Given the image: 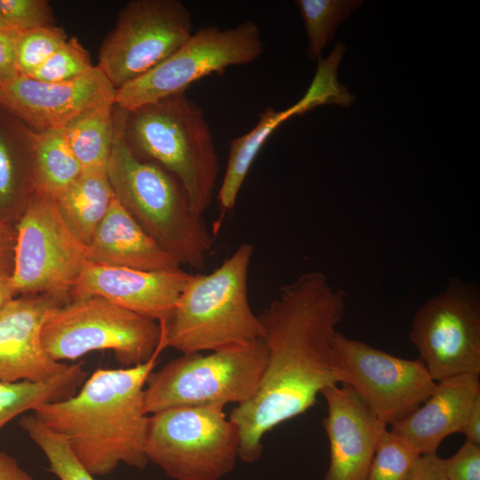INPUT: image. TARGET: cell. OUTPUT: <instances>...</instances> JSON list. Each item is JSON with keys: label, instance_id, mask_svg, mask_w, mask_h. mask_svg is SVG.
Here are the masks:
<instances>
[{"label": "cell", "instance_id": "cell-1", "mask_svg": "<svg viewBox=\"0 0 480 480\" xmlns=\"http://www.w3.org/2000/svg\"><path fill=\"white\" fill-rule=\"evenodd\" d=\"M346 308V292L320 271L282 285L260 314L267 363L255 395L229 419L240 436L239 458L255 462L264 435L312 407L326 388L340 384L333 341Z\"/></svg>", "mask_w": 480, "mask_h": 480}, {"label": "cell", "instance_id": "cell-2", "mask_svg": "<svg viewBox=\"0 0 480 480\" xmlns=\"http://www.w3.org/2000/svg\"><path fill=\"white\" fill-rule=\"evenodd\" d=\"M158 355L132 367L98 369L74 396L44 404L34 415L65 438L94 476L111 473L120 463L143 469L148 463L144 389Z\"/></svg>", "mask_w": 480, "mask_h": 480}, {"label": "cell", "instance_id": "cell-3", "mask_svg": "<svg viewBox=\"0 0 480 480\" xmlns=\"http://www.w3.org/2000/svg\"><path fill=\"white\" fill-rule=\"evenodd\" d=\"M124 116L115 124L107 173L119 203L180 266L202 270L213 246L180 182L159 165L137 157L125 138Z\"/></svg>", "mask_w": 480, "mask_h": 480}, {"label": "cell", "instance_id": "cell-4", "mask_svg": "<svg viewBox=\"0 0 480 480\" xmlns=\"http://www.w3.org/2000/svg\"><path fill=\"white\" fill-rule=\"evenodd\" d=\"M253 252V244L243 243L211 273L191 275L162 328L161 349L188 355L261 340L262 326L248 296Z\"/></svg>", "mask_w": 480, "mask_h": 480}, {"label": "cell", "instance_id": "cell-5", "mask_svg": "<svg viewBox=\"0 0 480 480\" xmlns=\"http://www.w3.org/2000/svg\"><path fill=\"white\" fill-rule=\"evenodd\" d=\"M128 113L125 138L133 154L172 174L193 211L204 216L212 204L220 168L204 109L181 92Z\"/></svg>", "mask_w": 480, "mask_h": 480}, {"label": "cell", "instance_id": "cell-6", "mask_svg": "<svg viewBox=\"0 0 480 480\" xmlns=\"http://www.w3.org/2000/svg\"><path fill=\"white\" fill-rule=\"evenodd\" d=\"M41 340L46 354L58 362L111 349L121 365L132 367L162 351V328L156 321L100 296L75 299L53 308Z\"/></svg>", "mask_w": 480, "mask_h": 480}, {"label": "cell", "instance_id": "cell-7", "mask_svg": "<svg viewBox=\"0 0 480 480\" xmlns=\"http://www.w3.org/2000/svg\"><path fill=\"white\" fill-rule=\"evenodd\" d=\"M266 363L261 340L206 355H182L149 374L145 411L152 414L175 406L244 404L258 390Z\"/></svg>", "mask_w": 480, "mask_h": 480}, {"label": "cell", "instance_id": "cell-8", "mask_svg": "<svg viewBox=\"0 0 480 480\" xmlns=\"http://www.w3.org/2000/svg\"><path fill=\"white\" fill-rule=\"evenodd\" d=\"M239 447L224 406H175L148 416L147 459L174 480H220L234 469Z\"/></svg>", "mask_w": 480, "mask_h": 480}, {"label": "cell", "instance_id": "cell-9", "mask_svg": "<svg viewBox=\"0 0 480 480\" xmlns=\"http://www.w3.org/2000/svg\"><path fill=\"white\" fill-rule=\"evenodd\" d=\"M88 261V245L69 228L55 199L35 189L17 226L10 275L16 295H44L61 303Z\"/></svg>", "mask_w": 480, "mask_h": 480}, {"label": "cell", "instance_id": "cell-10", "mask_svg": "<svg viewBox=\"0 0 480 480\" xmlns=\"http://www.w3.org/2000/svg\"><path fill=\"white\" fill-rule=\"evenodd\" d=\"M264 49L253 20L227 29L208 26L190 36L166 60L116 91L115 104L126 112L186 90L199 79L231 66L252 63Z\"/></svg>", "mask_w": 480, "mask_h": 480}, {"label": "cell", "instance_id": "cell-11", "mask_svg": "<svg viewBox=\"0 0 480 480\" xmlns=\"http://www.w3.org/2000/svg\"><path fill=\"white\" fill-rule=\"evenodd\" d=\"M410 340L435 381L480 374V297L476 286L453 278L415 313Z\"/></svg>", "mask_w": 480, "mask_h": 480}, {"label": "cell", "instance_id": "cell-12", "mask_svg": "<svg viewBox=\"0 0 480 480\" xmlns=\"http://www.w3.org/2000/svg\"><path fill=\"white\" fill-rule=\"evenodd\" d=\"M192 33L191 13L182 2L133 1L102 44L97 67L118 89L166 60Z\"/></svg>", "mask_w": 480, "mask_h": 480}, {"label": "cell", "instance_id": "cell-13", "mask_svg": "<svg viewBox=\"0 0 480 480\" xmlns=\"http://www.w3.org/2000/svg\"><path fill=\"white\" fill-rule=\"evenodd\" d=\"M333 353L340 384L354 389L387 426L412 414L436 386L420 359L396 356L339 332Z\"/></svg>", "mask_w": 480, "mask_h": 480}, {"label": "cell", "instance_id": "cell-14", "mask_svg": "<svg viewBox=\"0 0 480 480\" xmlns=\"http://www.w3.org/2000/svg\"><path fill=\"white\" fill-rule=\"evenodd\" d=\"M116 91L97 66L59 83L18 76L2 83L0 108L39 131L61 129L97 107L115 104Z\"/></svg>", "mask_w": 480, "mask_h": 480}, {"label": "cell", "instance_id": "cell-15", "mask_svg": "<svg viewBox=\"0 0 480 480\" xmlns=\"http://www.w3.org/2000/svg\"><path fill=\"white\" fill-rule=\"evenodd\" d=\"M192 274L178 268L145 271L88 261L71 292L73 300L100 296L156 321L170 318Z\"/></svg>", "mask_w": 480, "mask_h": 480}, {"label": "cell", "instance_id": "cell-16", "mask_svg": "<svg viewBox=\"0 0 480 480\" xmlns=\"http://www.w3.org/2000/svg\"><path fill=\"white\" fill-rule=\"evenodd\" d=\"M327 404L324 428L330 443L324 480H364L387 425L346 384L321 393Z\"/></svg>", "mask_w": 480, "mask_h": 480}, {"label": "cell", "instance_id": "cell-17", "mask_svg": "<svg viewBox=\"0 0 480 480\" xmlns=\"http://www.w3.org/2000/svg\"><path fill=\"white\" fill-rule=\"evenodd\" d=\"M61 305L44 295L11 300L0 312V381L46 382L69 367L44 351L41 333L53 308Z\"/></svg>", "mask_w": 480, "mask_h": 480}, {"label": "cell", "instance_id": "cell-18", "mask_svg": "<svg viewBox=\"0 0 480 480\" xmlns=\"http://www.w3.org/2000/svg\"><path fill=\"white\" fill-rule=\"evenodd\" d=\"M479 396V375L444 378L417 410L388 430L419 455L436 453L446 436L461 431Z\"/></svg>", "mask_w": 480, "mask_h": 480}, {"label": "cell", "instance_id": "cell-19", "mask_svg": "<svg viewBox=\"0 0 480 480\" xmlns=\"http://www.w3.org/2000/svg\"><path fill=\"white\" fill-rule=\"evenodd\" d=\"M88 248L89 260L100 264L145 271L180 268L116 197L98 226Z\"/></svg>", "mask_w": 480, "mask_h": 480}, {"label": "cell", "instance_id": "cell-20", "mask_svg": "<svg viewBox=\"0 0 480 480\" xmlns=\"http://www.w3.org/2000/svg\"><path fill=\"white\" fill-rule=\"evenodd\" d=\"M316 106L314 99L306 92L300 100L283 111L268 108L260 114L253 129L231 140L227 168L217 196L222 212L234 209L249 170L271 133L291 116L301 115Z\"/></svg>", "mask_w": 480, "mask_h": 480}, {"label": "cell", "instance_id": "cell-21", "mask_svg": "<svg viewBox=\"0 0 480 480\" xmlns=\"http://www.w3.org/2000/svg\"><path fill=\"white\" fill-rule=\"evenodd\" d=\"M115 197L105 166L84 169L54 199L69 228L88 245Z\"/></svg>", "mask_w": 480, "mask_h": 480}, {"label": "cell", "instance_id": "cell-22", "mask_svg": "<svg viewBox=\"0 0 480 480\" xmlns=\"http://www.w3.org/2000/svg\"><path fill=\"white\" fill-rule=\"evenodd\" d=\"M26 138L35 157V189L56 198L83 171L65 128L28 132Z\"/></svg>", "mask_w": 480, "mask_h": 480}, {"label": "cell", "instance_id": "cell-23", "mask_svg": "<svg viewBox=\"0 0 480 480\" xmlns=\"http://www.w3.org/2000/svg\"><path fill=\"white\" fill-rule=\"evenodd\" d=\"M82 363L70 364L54 380L46 382L0 381V428L19 414L52 402L68 398L84 383Z\"/></svg>", "mask_w": 480, "mask_h": 480}, {"label": "cell", "instance_id": "cell-24", "mask_svg": "<svg viewBox=\"0 0 480 480\" xmlns=\"http://www.w3.org/2000/svg\"><path fill=\"white\" fill-rule=\"evenodd\" d=\"M112 106L97 107L65 127L69 146L83 170L107 166L115 127Z\"/></svg>", "mask_w": 480, "mask_h": 480}, {"label": "cell", "instance_id": "cell-25", "mask_svg": "<svg viewBox=\"0 0 480 480\" xmlns=\"http://www.w3.org/2000/svg\"><path fill=\"white\" fill-rule=\"evenodd\" d=\"M308 37V54L311 60H320L323 49L330 42L342 20L360 7L357 0H298Z\"/></svg>", "mask_w": 480, "mask_h": 480}, {"label": "cell", "instance_id": "cell-26", "mask_svg": "<svg viewBox=\"0 0 480 480\" xmlns=\"http://www.w3.org/2000/svg\"><path fill=\"white\" fill-rule=\"evenodd\" d=\"M20 425L44 452L49 463L48 470L60 480H95L75 456L65 438L35 415L22 418Z\"/></svg>", "mask_w": 480, "mask_h": 480}, {"label": "cell", "instance_id": "cell-27", "mask_svg": "<svg viewBox=\"0 0 480 480\" xmlns=\"http://www.w3.org/2000/svg\"><path fill=\"white\" fill-rule=\"evenodd\" d=\"M67 41L65 31L53 25L20 32L15 46L19 76L31 75Z\"/></svg>", "mask_w": 480, "mask_h": 480}, {"label": "cell", "instance_id": "cell-28", "mask_svg": "<svg viewBox=\"0 0 480 480\" xmlns=\"http://www.w3.org/2000/svg\"><path fill=\"white\" fill-rule=\"evenodd\" d=\"M420 455L386 428L364 480H406Z\"/></svg>", "mask_w": 480, "mask_h": 480}, {"label": "cell", "instance_id": "cell-29", "mask_svg": "<svg viewBox=\"0 0 480 480\" xmlns=\"http://www.w3.org/2000/svg\"><path fill=\"white\" fill-rule=\"evenodd\" d=\"M93 67L89 52L72 37L28 77L48 83L65 82L83 76Z\"/></svg>", "mask_w": 480, "mask_h": 480}, {"label": "cell", "instance_id": "cell-30", "mask_svg": "<svg viewBox=\"0 0 480 480\" xmlns=\"http://www.w3.org/2000/svg\"><path fill=\"white\" fill-rule=\"evenodd\" d=\"M0 15L18 32L52 25V10L44 0H0Z\"/></svg>", "mask_w": 480, "mask_h": 480}, {"label": "cell", "instance_id": "cell-31", "mask_svg": "<svg viewBox=\"0 0 480 480\" xmlns=\"http://www.w3.org/2000/svg\"><path fill=\"white\" fill-rule=\"evenodd\" d=\"M0 118V205L8 204L15 196L18 171L12 129Z\"/></svg>", "mask_w": 480, "mask_h": 480}, {"label": "cell", "instance_id": "cell-32", "mask_svg": "<svg viewBox=\"0 0 480 480\" xmlns=\"http://www.w3.org/2000/svg\"><path fill=\"white\" fill-rule=\"evenodd\" d=\"M442 465L448 480H480V445L466 440Z\"/></svg>", "mask_w": 480, "mask_h": 480}, {"label": "cell", "instance_id": "cell-33", "mask_svg": "<svg viewBox=\"0 0 480 480\" xmlns=\"http://www.w3.org/2000/svg\"><path fill=\"white\" fill-rule=\"evenodd\" d=\"M20 32L0 31V82L4 83L19 76L16 66V39Z\"/></svg>", "mask_w": 480, "mask_h": 480}, {"label": "cell", "instance_id": "cell-34", "mask_svg": "<svg viewBox=\"0 0 480 480\" xmlns=\"http://www.w3.org/2000/svg\"><path fill=\"white\" fill-rule=\"evenodd\" d=\"M406 480H448L442 465V458L436 453L420 455Z\"/></svg>", "mask_w": 480, "mask_h": 480}, {"label": "cell", "instance_id": "cell-35", "mask_svg": "<svg viewBox=\"0 0 480 480\" xmlns=\"http://www.w3.org/2000/svg\"><path fill=\"white\" fill-rule=\"evenodd\" d=\"M16 233L0 220V273L11 275Z\"/></svg>", "mask_w": 480, "mask_h": 480}, {"label": "cell", "instance_id": "cell-36", "mask_svg": "<svg viewBox=\"0 0 480 480\" xmlns=\"http://www.w3.org/2000/svg\"><path fill=\"white\" fill-rule=\"evenodd\" d=\"M0 480H36L22 469L17 460L0 452Z\"/></svg>", "mask_w": 480, "mask_h": 480}, {"label": "cell", "instance_id": "cell-37", "mask_svg": "<svg viewBox=\"0 0 480 480\" xmlns=\"http://www.w3.org/2000/svg\"><path fill=\"white\" fill-rule=\"evenodd\" d=\"M460 432L465 434L467 441L480 445V396L473 404Z\"/></svg>", "mask_w": 480, "mask_h": 480}, {"label": "cell", "instance_id": "cell-38", "mask_svg": "<svg viewBox=\"0 0 480 480\" xmlns=\"http://www.w3.org/2000/svg\"><path fill=\"white\" fill-rule=\"evenodd\" d=\"M16 293L12 286L10 275L0 273V312Z\"/></svg>", "mask_w": 480, "mask_h": 480}, {"label": "cell", "instance_id": "cell-39", "mask_svg": "<svg viewBox=\"0 0 480 480\" xmlns=\"http://www.w3.org/2000/svg\"><path fill=\"white\" fill-rule=\"evenodd\" d=\"M8 30H14V29H12L0 15V31H8Z\"/></svg>", "mask_w": 480, "mask_h": 480}, {"label": "cell", "instance_id": "cell-40", "mask_svg": "<svg viewBox=\"0 0 480 480\" xmlns=\"http://www.w3.org/2000/svg\"><path fill=\"white\" fill-rule=\"evenodd\" d=\"M2 83L0 82V86H1Z\"/></svg>", "mask_w": 480, "mask_h": 480}]
</instances>
